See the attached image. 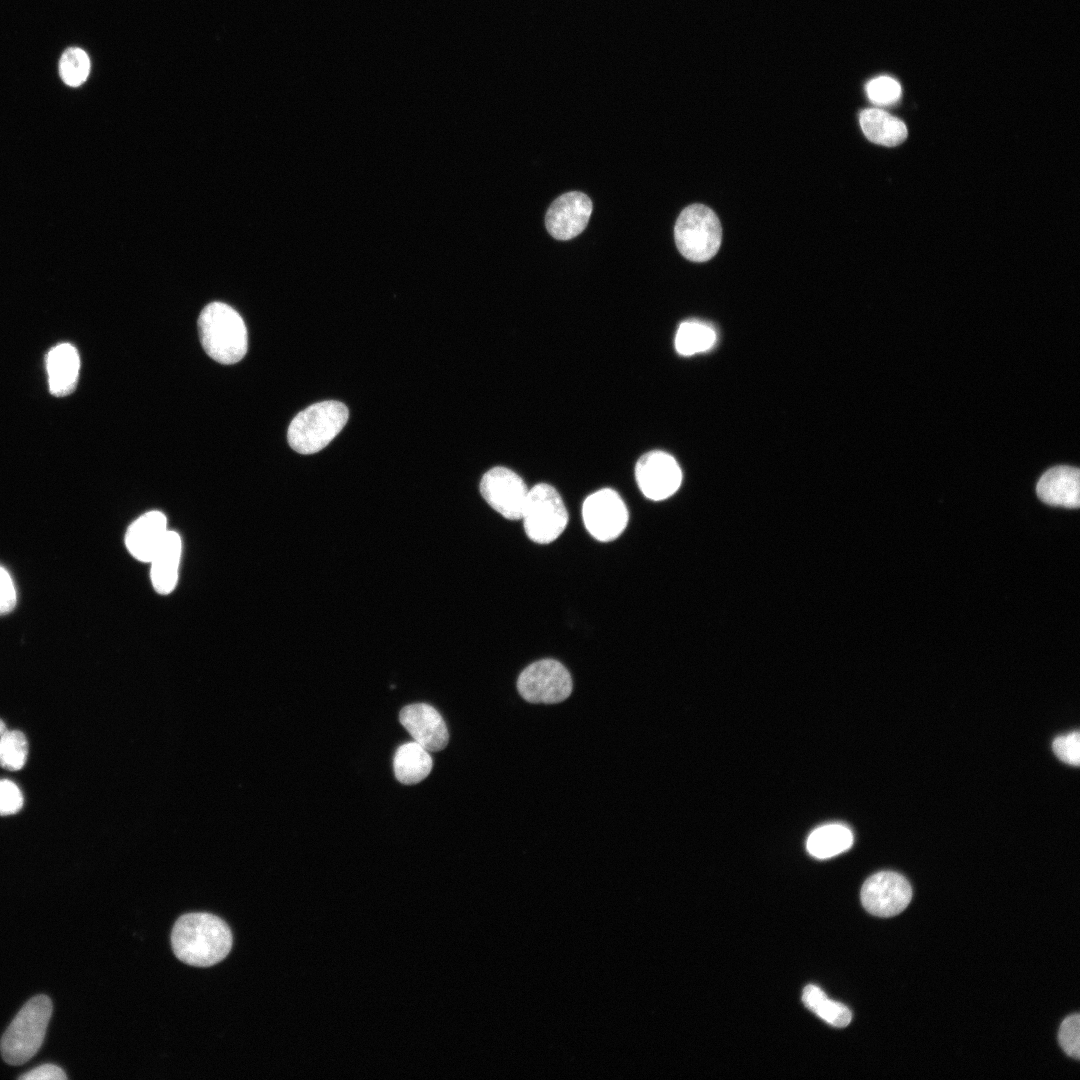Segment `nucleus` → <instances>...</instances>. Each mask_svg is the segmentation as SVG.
Returning <instances> with one entry per match:
<instances>
[{"label": "nucleus", "mask_w": 1080, "mask_h": 1080, "mask_svg": "<svg viewBox=\"0 0 1080 1080\" xmlns=\"http://www.w3.org/2000/svg\"><path fill=\"white\" fill-rule=\"evenodd\" d=\"M232 933L224 920L205 912L179 917L171 932L174 954L182 962L198 967L223 960L232 948Z\"/></svg>", "instance_id": "obj_1"}, {"label": "nucleus", "mask_w": 1080, "mask_h": 1080, "mask_svg": "<svg viewBox=\"0 0 1080 1080\" xmlns=\"http://www.w3.org/2000/svg\"><path fill=\"white\" fill-rule=\"evenodd\" d=\"M200 341L206 354L218 363L239 362L248 349V333L240 314L223 302L206 305L198 318Z\"/></svg>", "instance_id": "obj_2"}, {"label": "nucleus", "mask_w": 1080, "mask_h": 1080, "mask_svg": "<svg viewBox=\"0 0 1080 1080\" xmlns=\"http://www.w3.org/2000/svg\"><path fill=\"white\" fill-rule=\"evenodd\" d=\"M52 1011V1002L46 995H37L24 1004L0 1040V1052L6 1063L24 1064L39 1051Z\"/></svg>", "instance_id": "obj_3"}, {"label": "nucleus", "mask_w": 1080, "mask_h": 1080, "mask_svg": "<svg viewBox=\"0 0 1080 1080\" xmlns=\"http://www.w3.org/2000/svg\"><path fill=\"white\" fill-rule=\"evenodd\" d=\"M348 409L339 401L327 400L310 405L291 421L287 438L300 454H313L326 447L348 420Z\"/></svg>", "instance_id": "obj_4"}, {"label": "nucleus", "mask_w": 1080, "mask_h": 1080, "mask_svg": "<svg viewBox=\"0 0 1080 1080\" xmlns=\"http://www.w3.org/2000/svg\"><path fill=\"white\" fill-rule=\"evenodd\" d=\"M679 252L693 262L710 260L718 251L722 229L717 215L703 204H692L682 210L674 227Z\"/></svg>", "instance_id": "obj_5"}, {"label": "nucleus", "mask_w": 1080, "mask_h": 1080, "mask_svg": "<svg viewBox=\"0 0 1080 1080\" xmlns=\"http://www.w3.org/2000/svg\"><path fill=\"white\" fill-rule=\"evenodd\" d=\"M521 519L529 539L548 544L558 538L568 523V512L557 490L539 483L529 489Z\"/></svg>", "instance_id": "obj_6"}, {"label": "nucleus", "mask_w": 1080, "mask_h": 1080, "mask_svg": "<svg viewBox=\"0 0 1080 1080\" xmlns=\"http://www.w3.org/2000/svg\"><path fill=\"white\" fill-rule=\"evenodd\" d=\"M573 682L566 667L554 659H541L519 675L517 690L530 703L554 704L571 694Z\"/></svg>", "instance_id": "obj_7"}, {"label": "nucleus", "mask_w": 1080, "mask_h": 1080, "mask_svg": "<svg viewBox=\"0 0 1080 1080\" xmlns=\"http://www.w3.org/2000/svg\"><path fill=\"white\" fill-rule=\"evenodd\" d=\"M582 516L590 535L602 542L616 539L628 523L624 501L610 488L589 495L583 503Z\"/></svg>", "instance_id": "obj_8"}, {"label": "nucleus", "mask_w": 1080, "mask_h": 1080, "mask_svg": "<svg viewBox=\"0 0 1080 1080\" xmlns=\"http://www.w3.org/2000/svg\"><path fill=\"white\" fill-rule=\"evenodd\" d=\"M863 907L877 917H892L910 903L912 888L907 879L893 871H881L870 876L861 888Z\"/></svg>", "instance_id": "obj_9"}, {"label": "nucleus", "mask_w": 1080, "mask_h": 1080, "mask_svg": "<svg viewBox=\"0 0 1080 1080\" xmlns=\"http://www.w3.org/2000/svg\"><path fill=\"white\" fill-rule=\"evenodd\" d=\"M480 492L485 501L506 519H521L529 489L511 469L497 466L488 470L481 479Z\"/></svg>", "instance_id": "obj_10"}, {"label": "nucleus", "mask_w": 1080, "mask_h": 1080, "mask_svg": "<svg viewBox=\"0 0 1080 1080\" xmlns=\"http://www.w3.org/2000/svg\"><path fill=\"white\" fill-rule=\"evenodd\" d=\"M639 489L650 500L661 501L672 496L680 487L682 472L670 454L655 450L642 455L635 466Z\"/></svg>", "instance_id": "obj_11"}, {"label": "nucleus", "mask_w": 1080, "mask_h": 1080, "mask_svg": "<svg viewBox=\"0 0 1080 1080\" xmlns=\"http://www.w3.org/2000/svg\"><path fill=\"white\" fill-rule=\"evenodd\" d=\"M592 213V201L584 193L571 191L556 198L550 205L545 225L557 240H570L587 226Z\"/></svg>", "instance_id": "obj_12"}, {"label": "nucleus", "mask_w": 1080, "mask_h": 1080, "mask_svg": "<svg viewBox=\"0 0 1080 1080\" xmlns=\"http://www.w3.org/2000/svg\"><path fill=\"white\" fill-rule=\"evenodd\" d=\"M399 721L414 741L429 752L443 750L449 741V733L440 713L425 703L410 704L399 713Z\"/></svg>", "instance_id": "obj_13"}, {"label": "nucleus", "mask_w": 1080, "mask_h": 1080, "mask_svg": "<svg viewBox=\"0 0 1080 1080\" xmlns=\"http://www.w3.org/2000/svg\"><path fill=\"white\" fill-rule=\"evenodd\" d=\"M168 531L165 514L159 510L148 511L127 528L125 546L134 559L149 563Z\"/></svg>", "instance_id": "obj_14"}, {"label": "nucleus", "mask_w": 1080, "mask_h": 1080, "mask_svg": "<svg viewBox=\"0 0 1080 1080\" xmlns=\"http://www.w3.org/2000/svg\"><path fill=\"white\" fill-rule=\"evenodd\" d=\"M1080 471L1069 465H1057L1044 472L1036 484L1039 499L1051 506L1078 508Z\"/></svg>", "instance_id": "obj_15"}, {"label": "nucleus", "mask_w": 1080, "mask_h": 1080, "mask_svg": "<svg viewBox=\"0 0 1080 1080\" xmlns=\"http://www.w3.org/2000/svg\"><path fill=\"white\" fill-rule=\"evenodd\" d=\"M181 555V537L177 532L169 530L149 561L151 583L158 594L168 595L175 589Z\"/></svg>", "instance_id": "obj_16"}, {"label": "nucleus", "mask_w": 1080, "mask_h": 1080, "mask_svg": "<svg viewBox=\"0 0 1080 1080\" xmlns=\"http://www.w3.org/2000/svg\"><path fill=\"white\" fill-rule=\"evenodd\" d=\"M46 369L50 392L57 397L72 393L77 385L80 358L70 343L54 346L46 355Z\"/></svg>", "instance_id": "obj_17"}, {"label": "nucleus", "mask_w": 1080, "mask_h": 1080, "mask_svg": "<svg viewBox=\"0 0 1080 1080\" xmlns=\"http://www.w3.org/2000/svg\"><path fill=\"white\" fill-rule=\"evenodd\" d=\"M859 123L867 139L875 144L892 147L907 137L906 125L900 119L877 108L861 111Z\"/></svg>", "instance_id": "obj_18"}, {"label": "nucleus", "mask_w": 1080, "mask_h": 1080, "mask_svg": "<svg viewBox=\"0 0 1080 1080\" xmlns=\"http://www.w3.org/2000/svg\"><path fill=\"white\" fill-rule=\"evenodd\" d=\"M433 767L432 757L417 742H408L399 746L395 752L393 768L396 779L405 785H413L424 780Z\"/></svg>", "instance_id": "obj_19"}, {"label": "nucleus", "mask_w": 1080, "mask_h": 1080, "mask_svg": "<svg viewBox=\"0 0 1080 1080\" xmlns=\"http://www.w3.org/2000/svg\"><path fill=\"white\" fill-rule=\"evenodd\" d=\"M853 844L851 830L842 824H828L815 829L807 839V851L826 859L848 850Z\"/></svg>", "instance_id": "obj_20"}, {"label": "nucleus", "mask_w": 1080, "mask_h": 1080, "mask_svg": "<svg viewBox=\"0 0 1080 1080\" xmlns=\"http://www.w3.org/2000/svg\"><path fill=\"white\" fill-rule=\"evenodd\" d=\"M802 1001L806 1008L832 1026L843 1028L851 1022L852 1013L849 1008L829 999L816 985L809 984L804 988Z\"/></svg>", "instance_id": "obj_21"}, {"label": "nucleus", "mask_w": 1080, "mask_h": 1080, "mask_svg": "<svg viewBox=\"0 0 1080 1080\" xmlns=\"http://www.w3.org/2000/svg\"><path fill=\"white\" fill-rule=\"evenodd\" d=\"M674 342L680 355L691 356L711 349L716 342V332L703 321L687 320L679 325Z\"/></svg>", "instance_id": "obj_22"}, {"label": "nucleus", "mask_w": 1080, "mask_h": 1080, "mask_svg": "<svg viewBox=\"0 0 1080 1080\" xmlns=\"http://www.w3.org/2000/svg\"><path fill=\"white\" fill-rule=\"evenodd\" d=\"M28 756V742L23 732L7 730L0 736V767L17 771L24 767Z\"/></svg>", "instance_id": "obj_23"}, {"label": "nucleus", "mask_w": 1080, "mask_h": 1080, "mask_svg": "<svg viewBox=\"0 0 1080 1080\" xmlns=\"http://www.w3.org/2000/svg\"><path fill=\"white\" fill-rule=\"evenodd\" d=\"M90 59L81 48H68L59 61V74L63 82L71 87H78L88 78Z\"/></svg>", "instance_id": "obj_24"}, {"label": "nucleus", "mask_w": 1080, "mask_h": 1080, "mask_svg": "<svg viewBox=\"0 0 1080 1080\" xmlns=\"http://www.w3.org/2000/svg\"><path fill=\"white\" fill-rule=\"evenodd\" d=\"M866 93L875 104H891L899 99L901 86L889 76H879L866 84Z\"/></svg>", "instance_id": "obj_25"}, {"label": "nucleus", "mask_w": 1080, "mask_h": 1080, "mask_svg": "<svg viewBox=\"0 0 1080 1080\" xmlns=\"http://www.w3.org/2000/svg\"><path fill=\"white\" fill-rule=\"evenodd\" d=\"M1058 1040L1063 1051L1070 1057H1080V1015H1070L1059 1028Z\"/></svg>", "instance_id": "obj_26"}, {"label": "nucleus", "mask_w": 1080, "mask_h": 1080, "mask_svg": "<svg viewBox=\"0 0 1080 1080\" xmlns=\"http://www.w3.org/2000/svg\"><path fill=\"white\" fill-rule=\"evenodd\" d=\"M1055 755L1063 762L1078 766L1080 763V735L1078 731L1057 737L1052 744Z\"/></svg>", "instance_id": "obj_27"}, {"label": "nucleus", "mask_w": 1080, "mask_h": 1080, "mask_svg": "<svg viewBox=\"0 0 1080 1080\" xmlns=\"http://www.w3.org/2000/svg\"><path fill=\"white\" fill-rule=\"evenodd\" d=\"M24 798L19 787L9 779H0V815L16 814L23 807Z\"/></svg>", "instance_id": "obj_28"}, {"label": "nucleus", "mask_w": 1080, "mask_h": 1080, "mask_svg": "<svg viewBox=\"0 0 1080 1080\" xmlns=\"http://www.w3.org/2000/svg\"><path fill=\"white\" fill-rule=\"evenodd\" d=\"M16 605V589L8 571L0 566V615L10 612Z\"/></svg>", "instance_id": "obj_29"}, {"label": "nucleus", "mask_w": 1080, "mask_h": 1080, "mask_svg": "<svg viewBox=\"0 0 1080 1080\" xmlns=\"http://www.w3.org/2000/svg\"><path fill=\"white\" fill-rule=\"evenodd\" d=\"M23 1080H64L67 1076L62 1068L54 1064H43L19 1077Z\"/></svg>", "instance_id": "obj_30"}, {"label": "nucleus", "mask_w": 1080, "mask_h": 1080, "mask_svg": "<svg viewBox=\"0 0 1080 1080\" xmlns=\"http://www.w3.org/2000/svg\"><path fill=\"white\" fill-rule=\"evenodd\" d=\"M7 730H8V729H7V727H6V724H5V723H4V721H3V720H2L1 718H0V736H1L2 734H4V733H5V732H6Z\"/></svg>", "instance_id": "obj_31"}]
</instances>
